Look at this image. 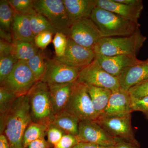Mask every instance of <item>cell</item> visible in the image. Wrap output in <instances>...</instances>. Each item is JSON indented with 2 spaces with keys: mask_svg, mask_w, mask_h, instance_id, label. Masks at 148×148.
<instances>
[{
  "mask_svg": "<svg viewBox=\"0 0 148 148\" xmlns=\"http://www.w3.org/2000/svg\"><path fill=\"white\" fill-rule=\"evenodd\" d=\"M31 122L27 94L18 97L8 112L5 115L0 116V134L5 135L10 148H24L23 136Z\"/></svg>",
  "mask_w": 148,
  "mask_h": 148,
  "instance_id": "obj_1",
  "label": "cell"
},
{
  "mask_svg": "<svg viewBox=\"0 0 148 148\" xmlns=\"http://www.w3.org/2000/svg\"><path fill=\"white\" fill-rule=\"evenodd\" d=\"M90 18L99 29L102 38L129 36L140 29L138 22L130 21L97 7L92 10Z\"/></svg>",
  "mask_w": 148,
  "mask_h": 148,
  "instance_id": "obj_2",
  "label": "cell"
},
{
  "mask_svg": "<svg viewBox=\"0 0 148 148\" xmlns=\"http://www.w3.org/2000/svg\"><path fill=\"white\" fill-rule=\"evenodd\" d=\"M147 38L140 29L126 36L102 38L93 47L95 54L114 56L128 55L137 57Z\"/></svg>",
  "mask_w": 148,
  "mask_h": 148,
  "instance_id": "obj_3",
  "label": "cell"
},
{
  "mask_svg": "<svg viewBox=\"0 0 148 148\" xmlns=\"http://www.w3.org/2000/svg\"><path fill=\"white\" fill-rule=\"evenodd\" d=\"M27 95L32 121L47 125L52 123L55 114L48 84L42 81L37 82Z\"/></svg>",
  "mask_w": 148,
  "mask_h": 148,
  "instance_id": "obj_4",
  "label": "cell"
},
{
  "mask_svg": "<svg viewBox=\"0 0 148 148\" xmlns=\"http://www.w3.org/2000/svg\"><path fill=\"white\" fill-rule=\"evenodd\" d=\"M34 9L47 18L56 32L68 36L72 23L63 0H35Z\"/></svg>",
  "mask_w": 148,
  "mask_h": 148,
  "instance_id": "obj_5",
  "label": "cell"
},
{
  "mask_svg": "<svg viewBox=\"0 0 148 148\" xmlns=\"http://www.w3.org/2000/svg\"><path fill=\"white\" fill-rule=\"evenodd\" d=\"M65 110L80 121H95L98 117L85 85L76 82L73 84L71 98Z\"/></svg>",
  "mask_w": 148,
  "mask_h": 148,
  "instance_id": "obj_6",
  "label": "cell"
},
{
  "mask_svg": "<svg viewBox=\"0 0 148 148\" xmlns=\"http://www.w3.org/2000/svg\"><path fill=\"white\" fill-rule=\"evenodd\" d=\"M76 82L107 88L112 92L120 89L118 78L105 71L95 58L91 64L81 70Z\"/></svg>",
  "mask_w": 148,
  "mask_h": 148,
  "instance_id": "obj_7",
  "label": "cell"
},
{
  "mask_svg": "<svg viewBox=\"0 0 148 148\" xmlns=\"http://www.w3.org/2000/svg\"><path fill=\"white\" fill-rule=\"evenodd\" d=\"M37 82L27 61H18L10 75L0 85L11 90L18 97L27 95Z\"/></svg>",
  "mask_w": 148,
  "mask_h": 148,
  "instance_id": "obj_8",
  "label": "cell"
},
{
  "mask_svg": "<svg viewBox=\"0 0 148 148\" xmlns=\"http://www.w3.org/2000/svg\"><path fill=\"white\" fill-rule=\"evenodd\" d=\"M115 139L140 145L135 138L131 124V115L123 117L100 116L95 121Z\"/></svg>",
  "mask_w": 148,
  "mask_h": 148,
  "instance_id": "obj_9",
  "label": "cell"
},
{
  "mask_svg": "<svg viewBox=\"0 0 148 148\" xmlns=\"http://www.w3.org/2000/svg\"><path fill=\"white\" fill-rule=\"evenodd\" d=\"M67 37L77 44L92 49L102 38L99 29L90 17L72 23Z\"/></svg>",
  "mask_w": 148,
  "mask_h": 148,
  "instance_id": "obj_10",
  "label": "cell"
},
{
  "mask_svg": "<svg viewBox=\"0 0 148 148\" xmlns=\"http://www.w3.org/2000/svg\"><path fill=\"white\" fill-rule=\"evenodd\" d=\"M81 70L70 67L55 57H47L45 73L40 81L48 85L73 83L76 82Z\"/></svg>",
  "mask_w": 148,
  "mask_h": 148,
  "instance_id": "obj_11",
  "label": "cell"
},
{
  "mask_svg": "<svg viewBox=\"0 0 148 148\" xmlns=\"http://www.w3.org/2000/svg\"><path fill=\"white\" fill-rule=\"evenodd\" d=\"M77 137L80 143H92L104 147H114L116 143V139L95 121H80Z\"/></svg>",
  "mask_w": 148,
  "mask_h": 148,
  "instance_id": "obj_12",
  "label": "cell"
},
{
  "mask_svg": "<svg viewBox=\"0 0 148 148\" xmlns=\"http://www.w3.org/2000/svg\"><path fill=\"white\" fill-rule=\"evenodd\" d=\"M95 53L92 49L83 47L68 38L65 54L56 59L70 67L82 70L95 60Z\"/></svg>",
  "mask_w": 148,
  "mask_h": 148,
  "instance_id": "obj_13",
  "label": "cell"
},
{
  "mask_svg": "<svg viewBox=\"0 0 148 148\" xmlns=\"http://www.w3.org/2000/svg\"><path fill=\"white\" fill-rule=\"evenodd\" d=\"M132 112V99L128 91L120 88L112 92L107 107L100 116H127L131 115Z\"/></svg>",
  "mask_w": 148,
  "mask_h": 148,
  "instance_id": "obj_14",
  "label": "cell"
},
{
  "mask_svg": "<svg viewBox=\"0 0 148 148\" xmlns=\"http://www.w3.org/2000/svg\"><path fill=\"white\" fill-rule=\"evenodd\" d=\"M120 88L125 91L134 86L148 80V58L139 60L129 66L118 77Z\"/></svg>",
  "mask_w": 148,
  "mask_h": 148,
  "instance_id": "obj_15",
  "label": "cell"
},
{
  "mask_svg": "<svg viewBox=\"0 0 148 148\" xmlns=\"http://www.w3.org/2000/svg\"><path fill=\"white\" fill-rule=\"evenodd\" d=\"M95 55V59L101 67L110 75L117 78L126 68L139 60L137 57L128 55L107 56L101 54Z\"/></svg>",
  "mask_w": 148,
  "mask_h": 148,
  "instance_id": "obj_16",
  "label": "cell"
},
{
  "mask_svg": "<svg viewBox=\"0 0 148 148\" xmlns=\"http://www.w3.org/2000/svg\"><path fill=\"white\" fill-rule=\"evenodd\" d=\"M97 7L109 11L125 19L138 22L144 5L130 6L118 2L116 0H95Z\"/></svg>",
  "mask_w": 148,
  "mask_h": 148,
  "instance_id": "obj_17",
  "label": "cell"
},
{
  "mask_svg": "<svg viewBox=\"0 0 148 148\" xmlns=\"http://www.w3.org/2000/svg\"><path fill=\"white\" fill-rule=\"evenodd\" d=\"M72 23L83 18H90L96 7L95 0H63Z\"/></svg>",
  "mask_w": 148,
  "mask_h": 148,
  "instance_id": "obj_18",
  "label": "cell"
},
{
  "mask_svg": "<svg viewBox=\"0 0 148 148\" xmlns=\"http://www.w3.org/2000/svg\"><path fill=\"white\" fill-rule=\"evenodd\" d=\"M73 83L48 85L55 115L66 110L71 98Z\"/></svg>",
  "mask_w": 148,
  "mask_h": 148,
  "instance_id": "obj_19",
  "label": "cell"
},
{
  "mask_svg": "<svg viewBox=\"0 0 148 148\" xmlns=\"http://www.w3.org/2000/svg\"><path fill=\"white\" fill-rule=\"evenodd\" d=\"M14 40L34 42L29 15L16 14L12 27Z\"/></svg>",
  "mask_w": 148,
  "mask_h": 148,
  "instance_id": "obj_20",
  "label": "cell"
},
{
  "mask_svg": "<svg viewBox=\"0 0 148 148\" xmlns=\"http://www.w3.org/2000/svg\"><path fill=\"white\" fill-rule=\"evenodd\" d=\"M85 85L93 108L98 117L103 114L107 107L112 92L107 88L89 85Z\"/></svg>",
  "mask_w": 148,
  "mask_h": 148,
  "instance_id": "obj_21",
  "label": "cell"
},
{
  "mask_svg": "<svg viewBox=\"0 0 148 148\" xmlns=\"http://www.w3.org/2000/svg\"><path fill=\"white\" fill-rule=\"evenodd\" d=\"M80 120L77 117L64 110L56 114L52 123L66 134L77 136Z\"/></svg>",
  "mask_w": 148,
  "mask_h": 148,
  "instance_id": "obj_22",
  "label": "cell"
},
{
  "mask_svg": "<svg viewBox=\"0 0 148 148\" xmlns=\"http://www.w3.org/2000/svg\"><path fill=\"white\" fill-rule=\"evenodd\" d=\"M12 45V54L18 61H28L36 55L40 49L34 42L14 40Z\"/></svg>",
  "mask_w": 148,
  "mask_h": 148,
  "instance_id": "obj_23",
  "label": "cell"
},
{
  "mask_svg": "<svg viewBox=\"0 0 148 148\" xmlns=\"http://www.w3.org/2000/svg\"><path fill=\"white\" fill-rule=\"evenodd\" d=\"M47 125L31 122L26 128L23 136L24 148H28L30 143L41 138H45Z\"/></svg>",
  "mask_w": 148,
  "mask_h": 148,
  "instance_id": "obj_24",
  "label": "cell"
},
{
  "mask_svg": "<svg viewBox=\"0 0 148 148\" xmlns=\"http://www.w3.org/2000/svg\"><path fill=\"white\" fill-rule=\"evenodd\" d=\"M8 1H0V29L11 32L14 19L16 15Z\"/></svg>",
  "mask_w": 148,
  "mask_h": 148,
  "instance_id": "obj_25",
  "label": "cell"
},
{
  "mask_svg": "<svg viewBox=\"0 0 148 148\" xmlns=\"http://www.w3.org/2000/svg\"><path fill=\"white\" fill-rule=\"evenodd\" d=\"M46 58L43 50L40 49L36 55L27 61L37 82L41 80L45 73Z\"/></svg>",
  "mask_w": 148,
  "mask_h": 148,
  "instance_id": "obj_26",
  "label": "cell"
},
{
  "mask_svg": "<svg viewBox=\"0 0 148 148\" xmlns=\"http://www.w3.org/2000/svg\"><path fill=\"white\" fill-rule=\"evenodd\" d=\"M31 27L34 36L42 32H49L55 35L57 32L44 16L38 13L29 15Z\"/></svg>",
  "mask_w": 148,
  "mask_h": 148,
  "instance_id": "obj_27",
  "label": "cell"
},
{
  "mask_svg": "<svg viewBox=\"0 0 148 148\" xmlns=\"http://www.w3.org/2000/svg\"><path fill=\"white\" fill-rule=\"evenodd\" d=\"M17 98V95L8 88L0 87V116L8 112Z\"/></svg>",
  "mask_w": 148,
  "mask_h": 148,
  "instance_id": "obj_28",
  "label": "cell"
},
{
  "mask_svg": "<svg viewBox=\"0 0 148 148\" xmlns=\"http://www.w3.org/2000/svg\"><path fill=\"white\" fill-rule=\"evenodd\" d=\"M18 61L12 54L0 57V85L2 84L10 75Z\"/></svg>",
  "mask_w": 148,
  "mask_h": 148,
  "instance_id": "obj_29",
  "label": "cell"
},
{
  "mask_svg": "<svg viewBox=\"0 0 148 148\" xmlns=\"http://www.w3.org/2000/svg\"><path fill=\"white\" fill-rule=\"evenodd\" d=\"M34 0H9L16 14L30 15L37 13L34 9Z\"/></svg>",
  "mask_w": 148,
  "mask_h": 148,
  "instance_id": "obj_30",
  "label": "cell"
},
{
  "mask_svg": "<svg viewBox=\"0 0 148 148\" xmlns=\"http://www.w3.org/2000/svg\"><path fill=\"white\" fill-rule=\"evenodd\" d=\"M65 134V132L53 123L48 125L46 137H47L48 143L53 147L60 141Z\"/></svg>",
  "mask_w": 148,
  "mask_h": 148,
  "instance_id": "obj_31",
  "label": "cell"
},
{
  "mask_svg": "<svg viewBox=\"0 0 148 148\" xmlns=\"http://www.w3.org/2000/svg\"><path fill=\"white\" fill-rule=\"evenodd\" d=\"M52 42L55 49V57L59 58L63 56L68 46V37L63 33L57 32L54 36Z\"/></svg>",
  "mask_w": 148,
  "mask_h": 148,
  "instance_id": "obj_32",
  "label": "cell"
},
{
  "mask_svg": "<svg viewBox=\"0 0 148 148\" xmlns=\"http://www.w3.org/2000/svg\"><path fill=\"white\" fill-rule=\"evenodd\" d=\"M128 91L132 99H140L148 96V80L134 86Z\"/></svg>",
  "mask_w": 148,
  "mask_h": 148,
  "instance_id": "obj_33",
  "label": "cell"
},
{
  "mask_svg": "<svg viewBox=\"0 0 148 148\" xmlns=\"http://www.w3.org/2000/svg\"><path fill=\"white\" fill-rule=\"evenodd\" d=\"M53 34L51 32H45L36 35L34 38L35 45L39 49L45 50L53 40L52 38Z\"/></svg>",
  "mask_w": 148,
  "mask_h": 148,
  "instance_id": "obj_34",
  "label": "cell"
},
{
  "mask_svg": "<svg viewBox=\"0 0 148 148\" xmlns=\"http://www.w3.org/2000/svg\"><path fill=\"white\" fill-rule=\"evenodd\" d=\"M79 143L77 136L66 134L53 148H74Z\"/></svg>",
  "mask_w": 148,
  "mask_h": 148,
  "instance_id": "obj_35",
  "label": "cell"
},
{
  "mask_svg": "<svg viewBox=\"0 0 148 148\" xmlns=\"http://www.w3.org/2000/svg\"><path fill=\"white\" fill-rule=\"evenodd\" d=\"M132 107L133 112H142L148 120V96L140 99H132Z\"/></svg>",
  "mask_w": 148,
  "mask_h": 148,
  "instance_id": "obj_36",
  "label": "cell"
},
{
  "mask_svg": "<svg viewBox=\"0 0 148 148\" xmlns=\"http://www.w3.org/2000/svg\"><path fill=\"white\" fill-rule=\"evenodd\" d=\"M12 44L0 39V57L12 54Z\"/></svg>",
  "mask_w": 148,
  "mask_h": 148,
  "instance_id": "obj_37",
  "label": "cell"
},
{
  "mask_svg": "<svg viewBox=\"0 0 148 148\" xmlns=\"http://www.w3.org/2000/svg\"><path fill=\"white\" fill-rule=\"evenodd\" d=\"M52 147L45 138H41L32 142L28 148H52Z\"/></svg>",
  "mask_w": 148,
  "mask_h": 148,
  "instance_id": "obj_38",
  "label": "cell"
},
{
  "mask_svg": "<svg viewBox=\"0 0 148 148\" xmlns=\"http://www.w3.org/2000/svg\"><path fill=\"white\" fill-rule=\"evenodd\" d=\"M116 139V143L114 147L115 148H141L140 145H134L118 138Z\"/></svg>",
  "mask_w": 148,
  "mask_h": 148,
  "instance_id": "obj_39",
  "label": "cell"
},
{
  "mask_svg": "<svg viewBox=\"0 0 148 148\" xmlns=\"http://www.w3.org/2000/svg\"><path fill=\"white\" fill-rule=\"evenodd\" d=\"M0 37L1 39L10 43L12 44L13 42L14 38L12 32H7L0 29Z\"/></svg>",
  "mask_w": 148,
  "mask_h": 148,
  "instance_id": "obj_40",
  "label": "cell"
},
{
  "mask_svg": "<svg viewBox=\"0 0 148 148\" xmlns=\"http://www.w3.org/2000/svg\"><path fill=\"white\" fill-rule=\"evenodd\" d=\"M74 148H115L114 147H104L90 143L80 142Z\"/></svg>",
  "mask_w": 148,
  "mask_h": 148,
  "instance_id": "obj_41",
  "label": "cell"
},
{
  "mask_svg": "<svg viewBox=\"0 0 148 148\" xmlns=\"http://www.w3.org/2000/svg\"><path fill=\"white\" fill-rule=\"evenodd\" d=\"M118 2L130 6H138L143 5L141 0H116Z\"/></svg>",
  "mask_w": 148,
  "mask_h": 148,
  "instance_id": "obj_42",
  "label": "cell"
},
{
  "mask_svg": "<svg viewBox=\"0 0 148 148\" xmlns=\"http://www.w3.org/2000/svg\"><path fill=\"white\" fill-rule=\"evenodd\" d=\"M0 148H10L8 140L4 134L0 135Z\"/></svg>",
  "mask_w": 148,
  "mask_h": 148,
  "instance_id": "obj_43",
  "label": "cell"
},
{
  "mask_svg": "<svg viewBox=\"0 0 148 148\" xmlns=\"http://www.w3.org/2000/svg\"></svg>",
  "mask_w": 148,
  "mask_h": 148,
  "instance_id": "obj_44",
  "label": "cell"
}]
</instances>
